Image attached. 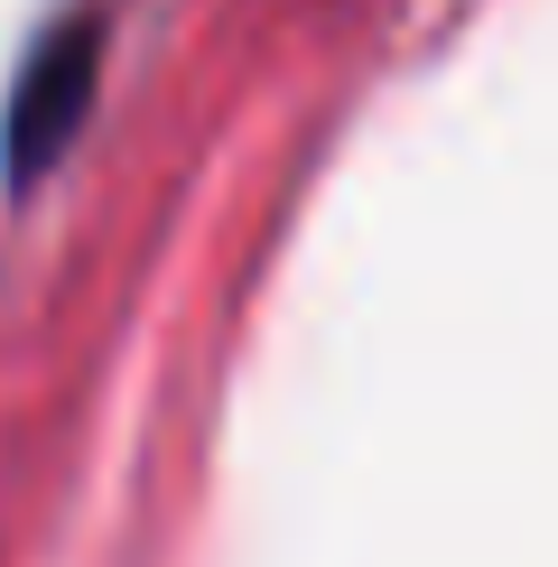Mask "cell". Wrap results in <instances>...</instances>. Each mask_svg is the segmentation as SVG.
<instances>
[{
  "label": "cell",
  "mask_w": 558,
  "mask_h": 567,
  "mask_svg": "<svg viewBox=\"0 0 558 567\" xmlns=\"http://www.w3.org/2000/svg\"><path fill=\"white\" fill-rule=\"evenodd\" d=\"M93 84H103V19L93 10H65L10 75V112H0V177L10 186H38L75 150L84 112H93Z\"/></svg>",
  "instance_id": "cell-1"
}]
</instances>
